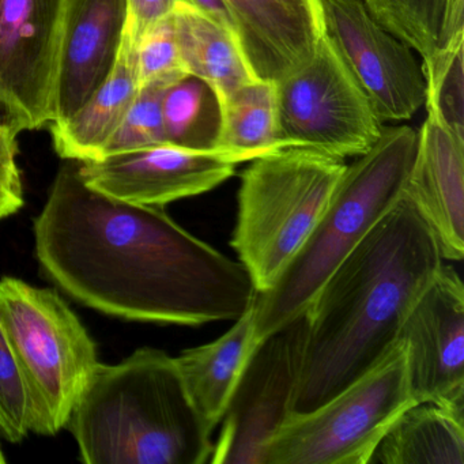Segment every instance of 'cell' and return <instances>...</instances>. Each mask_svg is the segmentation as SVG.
I'll use <instances>...</instances> for the list:
<instances>
[{"label": "cell", "mask_w": 464, "mask_h": 464, "mask_svg": "<svg viewBox=\"0 0 464 464\" xmlns=\"http://www.w3.org/2000/svg\"><path fill=\"white\" fill-rule=\"evenodd\" d=\"M374 20L428 62L439 51L445 0H362Z\"/></svg>", "instance_id": "cb8c5ba5"}, {"label": "cell", "mask_w": 464, "mask_h": 464, "mask_svg": "<svg viewBox=\"0 0 464 464\" xmlns=\"http://www.w3.org/2000/svg\"><path fill=\"white\" fill-rule=\"evenodd\" d=\"M410 390L415 403L464 415V286L442 265L401 325Z\"/></svg>", "instance_id": "7c38bea8"}, {"label": "cell", "mask_w": 464, "mask_h": 464, "mask_svg": "<svg viewBox=\"0 0 464 464\" xmlns=\"http://www.w3.org/2000/svg\"><path fill=\"white\" fill-rule=\"evenodd\" d=\"M236 167L216 151L162 143L81 162L80 173L86 186L113 199L165 208L211 191L232 178Z\"/></svg>", "instance_id": "4fadbf2b"}, {"label": "cell", "mask_w": 464, "mask_h": 464, "mask_svg": "<svg viewBox=\"0 0 464 464\" xmlns=\"http://www.w3.org/2000/svg\"><path fill=\"white\" fill-rule=\"evenodd\" d=\"M224 2L255 77L276 82L312 55L322 28L319 0Z\"/></svg>", "instance_id": "2e32d148"}, {"label": "cell", "mask_w": 464, "mask_h": 464, "mask_svg": "<svg viewBox=\"0 0 464 464\" xmlns=\"http://www.w3.org/2000/svg\"><path fill=\"white\" fill-rule=\"evenodd\" d=\"M323 26L382 121L411 119L425 104L422 66L362 0H319Z\"/></svg>", "instance_id": "30bf717a"}, {"label": "cell", "mask_w": 464, "mask_h": 464, "mask_svg": "<svg viewBox=\"0 0 464 464\" xmlns=\"http://www.w3.org/2000/svg\"><path fill=\"white\" fill-rule=\"evenodd\" d=\"M140 88L137 53L126 32L118 61L107 81L72 118L50 124L56 153L75 162L102 159Z\"/></svg>", "instance_id": "e0dca14e"}, {"label": "cell", "mask_w": 464, "mask_h": 464, "mask_svg": "<svg viewBox=\"0 0 464 464\" xmlns=\"http://www.w3.org/2000/svg\"><path fill=\"white\" fill-rule=\"evenodd\" d=\"M126 26L127 0H64L51 123L72 118L107 81Z\"/></svg>", "instance_id": "5bb4252c"}, {"label": "cell", "mask_w": 464, "mask_h": 464, "mask_svg": "<svg viewBox=\"0 0 464 464\" xmlns=\"http://www.w3.org/2000/svg\"><path fill=\"white\" fill-rule=\"evenodd\" d=\"M6 461V458H5L4 450L0 448V463H5Z\"/></svg>", "instance_id": "1f68e13d"}, {"label": "cell", "mask_w": 464, "mask_h": 464, "mask_svg": "<svg viewBox=\"0 0 464 464\" xmlns=\"http://www.w3.org/2000/svg\"><path fill=\"white\" fill-rule=\"evenodd\" d=\"M282 148H305L347 159L369 150L382 121L347 69L324 26L312 55L276 81Z\"/></svg>", "instance_id": "ba28073f"}, {"label": "cell", "mask_w": 464, "mask_h": 464, "mask_svg": "<svg viewBox=\"0 0 464 464\" xmlns=\"http://www.w3.org/2000/svg\"><path fill=\"white\" fill-rule=\"evenodd\" d=\"M36 256L70 297L159 324L237 320L257 290L246 266L192 236L164 208L113 199L63 165L34 221Z\"/></svg>", "instance_id": "6da1fadb"}, {"label": "cell", "mask_w": 464, "mask_h": 464, "mask_svg": "<svg viewBox=\"0 0 464 464\" xmlns=\"http://www.w3.org/2000/svg\"><path fill=\"white\" fill-rule=\"evenodd\" d=\"M66 428L88 464H203L213 453L175 357L153 347L100 363Z\"/></svg>", "instance_id": "3957f363"}, {"label": "cell", "mask_w": 464, "mask_h": 464, "mask_svg": "<svg viewBox=\"0 0 464 464\" xmlns=\"http://www.w3.org/2000/svg\"><path fill=\"white\" fill-rule=\"evenodd\" d=\"M464 31V0H445L444 24H442V45L450 43L456 34Z\"/></svg>", "instance_id": "f546056e"}, {"label": "cell", "mask_w": 464, "mask_h": 464, "mask_svg": "<svg viewBox=\"0 0 464 464\" xmlns=\"http://www.w3.org/2000/svg\"><path fill=\"white\" fill-rule=\"evenodd\" d=\"M183 2H187V4L192 5L197 9L202 10L203 13L210 15L213 20L221 24L225 28L229 29L230 32H233L238 37L235 20H233L232 14H230L224 0H183Z\"/></svg>", "instance_id": "4dcf8cb0"}, {"label": "cell", "mask_w": 464, "mask_h": 464, "mask_svg": "<svg viewBox=\"0 0 464 464\" xmlns=\"http://www.w3.org/2000/svg\"><path fill=\"white\" fill-rule=\"evenodd\" d=\"M403 194L436 236L442 259L464 256V140L428 116Z\"/></svg>", "instance_id": "9a60e30c"}, {"label": "cell", "mask_w": 464, "mask_h": 464, "mask_svg": "<svg viewBox=\"0 0 464 464\" xmlns=\"http://www.w3.org/2000/svg\"><path fill=\"white\" fill-rule=\"evenodd\" d=\"M167 88L140 86L126 118L108 143L104 156L167 143L162 119V97Z\"/></svg>", "instance_id": "484cf974"}, {"label": "cell", "mask_w": 464, "mask_h": 464, "mask_svg": "<svg viewBox=\"0 0 464 464\" xmlns=\"http://www.w3.org/2000/svg\"><path fill=\"white\" fill-rule=\"evenodd\" d=\"M64 0H0V108L18 131L53 121Z\"/></svg>", "instance_id": "8fae6325"}, {"label": "cell", "mask_w": 464, "mask_h": 464, "mask_svg": "<svg viewBox=\"0 0 464 464\" xmlns=\"http://www.w3.org/2000/svg\"><path fill=\"white\" fill-rule=\"evenodd\" d=\"M415 404L401 339L330 401L292 412L263 450V464H369L404 410Z\"/></svg>", "instance_id": "52a82bcc"}, {"label": "cell", "mask_w": 464, "mask_h": 464, "mask_svg": "<svg viewBox=\"0 0 464 464\" xmlns=\"http://www.w3.org/2000/svg\"><path fill=\"white\" fill-rule=\"evenodd\" d=\"M442 265L436 236L401 194L305 311L293 412L316 409L377 365Z\"/></svg>", "instance_id": "7a4b0ae2"}, {"label": "cell", "mask_w": 464, "mask_h": 464, "mask_svg": "<svg viewBox=\"0 0 464 464\" xmlns=\"http://www.w3.org/2000/svg\"><path fill=\"white\" fill-rule=\"evenodd\" d=\"M252 308L217 341L184 350L175 357L189 396L211 431L221 422L246 360L254 352Z\"/></svg>", "instance_id": "ac0fdd59"}, {"label": "cell", "mask_w": 464, "mask_h": 464, "mask_svg": "<svg viewBox=\"0 0 464 464\" xmlns=\"http://www.w3.org/2000/svg\"><path fill=\"white\" fill-rule=\"evenodd\" d=\"M409 126L382 129L373 146L347 165L330 202L273 286L257 293L254 349L305 314L320 287L403 194L417 151Z\"/></svg>", "instance_id": "277c9868"}, {"label": "cell", "mask_w": 464, "mask_h": 464, "mask_svg": "<svg viewBox=\"0 0 464 464\" xmlns=\"http://www.w3.org/2000/svg\"><path fill=\"white\" fill-rule=\"evenodd\" d=\"M464 464V415L429 401L401 412L369 464Z\"/></svg>", "instance_id": "ffe728a7"}, {"label": "cell", "mask_w": 464, "mask_h": 464, "mask_svg": "<svg viewBox=\"0 0 464 464\" xmlns=\"http://www.w3.org/2000/svg\"><path fill=\"white\" fill-rule=\"evenodd\" d=\"M464 31L423 62L428 116L464 140Z\"/></svg>", "instance_id": "603a6c76"}, {"label": "cell", "mask_w": 464, "mask_h": 464, "mask_svg": "<svg viewBox=\"0 0 464 464\" xmlns=\"http://www.w3.org/2000/svg\"><path fill=\"white\" fill-rule=\"evenodd\" d=\"M306 314L263 339L246 360L221 420L210 463L263 464V450L293 412Z\"/></svg>", "instance_id": "9c48e42d"}, {"label": "cell", "mask_w": 464, "mask_h": 464, "mask_svg": "<svg viewBox=\"0 0 464 464\" xmlns=\"http://www.w3.org/2000/svg\"><path fill=\"white\" fill-rule=\"evenodd\" d=\"M179 0H127V26L132 44L162 18L172 14Z\"/></svg>", "instance_id": "f1b7e54d"}, {"label": "cell", "mask_w": 464, "mask_h": 464, "mask_svg": "<svg viewBox=\"0 0 464 464\" xmlns=\"http://www.w3.org/2000/svg\"><path fill=\"white\" fill-rule=\"evenodd\" d=\"M140 86L172 85L187 75L176 42L173 13L154 24L135 44Z\"/></svg>", "instance_id": "4316f807"}, {"label": "cell", "mask_w": 464, "mask_h": 464, "mask_svg": "<svg viewBox=\"0 0 464 464\" xmlns=\"http://www.w3.org/2000/svg\"><path fill=\"white\" fill-rule=\"evenodd\" d=\"M347 165L305 148L252 160L241 175L233 249L257 293L273 286L330 202Z\"/></svg>", "instance_id": "5b68a950"}, {"label": "cell", "mask_w": 464, "mask_h": 464, "mask_svg": "<svg viewBox=\"0 0 464 464\" xmlns=\"http://www.w3.org/2000/svg\"><path fill=\"white\" fill-rule=\"evenodd\" d=\"M221 126L214 151L235 164L282 148L274 81L254 80L219 100Z\"/></svg>", "instance_id": "44dd1931"}, {"label": "cell", "mask_w": 464, "mask_h": 464, "mask_svg": "<svg viewBox=\"0 0 464 464\" xmlns=\"http://www.w3.org/2000/svg\"><path fill=\"white\" fill-rule=\"evenodd\" d=\"M0 322L28 388L32 431L55 436L100 365L96 342L58 293L13 276L0 279Z\"/></svg>", "instance_id": "8992f818"}, {"label": "cell", "mask_w": 464, "mask_h": 464, "mask_svg": "<svg viewBox=\"0 0 464 464\" xmlns=\"http://www.w3.org/2000/svg\"><path fill=\"white\" fill-rule=\"evenodd\" d=\"M173 23L184 70L208 82L218 100L256 78L238 37L202 10L179 0Z\"/></svg>", "instance_id": "d6986e66"}, {"label": "cell", "mask_w": 464, "mask_h": 464, "mask_svg": "<svg viewBox=\"0 0 464 464\" xmlns=\"http://www.w3.org/2000/svg\"><path fill=\"white\" fill-rule=\"evenodd\" d=\"M17 129L0 119V221L17 213L24 206L23 180L17 164Z\"/></svg>", "instance_id": "83f0119b"}, {"label": "cell", "mask_w": 464, "mask_h": 464, "mask_svg": "<svg viewBox=\"0 0 464 464\" xmlns=\"http://www.w3.org/2000/svg\"><path fill=\"white\" fill-rule=\"evenodd\" d=\"M32 431V406L25 379L0 322V433L20 442Z\"/></svg>", "instance_id": "d4e9b609"}, {"label": "cell", "mask_w": 464, "mask_h": 464, "mask_svg": "<svg viewBox=\"0 0 464 464\" xmlns=\"http://www.w3.org/2000/svg\"><path fill=\"white\" fill-rule=\"evenodd\" d=\"M165 140L188 150L214 151L221 107L214 89L200 78L184 75L162 97Z\"/></svg>", "instance_id": "7402d4cb"}]
</instances>
